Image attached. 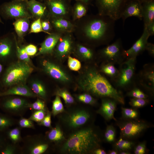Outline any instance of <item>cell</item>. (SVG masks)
<instances>
[{
    "label": "cell",
    "instance_id": "6da1fadb",
    "mask_svg": "<svg viewBox=\"0 0 154 154\" xmlns=\"http://www.w3.org/2000/svg\"><path fill=\"white\" fill-rule=\"evenodd\" d=\"M81 86L84 90L96 96L110 98L121 104H125L124 98L121 91L114 87L94 68L88 70Z\"/></svg>",
    "mask_w": 154,
    "mask_h": 154
},
{
    "label": "cell",
    "instance_id": "7a4b0ae2",
    "mask_svg": "<svg viewBox=\"0 0 154 154\" xmlns=\"http://www.w3.org/2000/svg\"><path fill=\"white\" fill-rule=\"evenodd\" d=\"M100 139L91 128L83 129L71 134L62 148L63 152L70 154H86L99 146Z\"/></svg>",
    "mask_w": 154,
    "mask_h": 154
},
{
    "label": "cell",
    "instance_id": "3957f363",
    "mask_svg": "<svg viewBox=\"0 0 154 154\" xmlns=\"http://www.w3.org/2000/svg\"><path fill=\"white\" fill-rule=\"evenodd\" d=\"M102 17L91 21L86 28L85 33L90 39L102 40L108 45L115 36V21L107 16H103Z\"/></svg>",
    "mask_w": 154,
    "mask_h": 154
},
{
    "label": "cell",
    "instance_id": "277c9868",
    "mask_svg": "<svg viewBox=\"0 0 154 154\" xmlns=\"http://www.w3.org/2000/svg\"><path fill=\"white\" fill-rule=\"evenodd\" d=\"M33 70L31 65L20 60L10 64L2 75L1 82L2 86L8 88L24 84Z\"/></svg>",
    "mask_w": 154,
    "mask_h": 154
},
{
    "label": "cell",
    "instance_id": "5b68a950",
    "mask_svg": "<svg viewBox=\"0 0 154 154\" xmlns=\"http://www.w3.org/2000/svg\"><path fill=\"white\" fill-rule=\"evenodd\" d=\"M136 57L127 58L119 65V74L113 82L116 88L127 90L135 86Z\"/></svg>",
    "mask_w": 154,
    "mask_h": 154
},
{
    "label": "cell",
    "instance_id": "8992f818",
    "mask_svg": "<svg viewBox=\"0 0 154 154\" xmlns=\"http://www.w3.org/2000/svg\"><path fill=\"white\" fill-rule=\"evenodd\" d=\"M0 14L6 19L32 18L25 1L14 0L3 4L0 7Z\"/></svg>",
    "mask_w": 154,
    "mask_h": 154
},
{
    "label": "cell",
    "instance_id": "52a82bcc",
    "mask_svg": "<svg viewBox=\"0 0 154 154\" xmlns=\"http://www.w3.org/2000/svg\"><path fill=\"white\" fill-rule=\"evenodd\" d=\"M0 108L6 114L21 116L29 108L30 103L26 99L8 96L0 97Z\"/></svg>",
    "mask_w": 154,
    "mask_h": 154
},
{
    "label": "cell",
    "instance_id": "ba28073f",
    "mask_svg": "<svg viewBox=\"0 0 154 154\" xmlns=\"http://www.w3.org/2000/svg\"><path fill=\"white\" fill-rule=\"evenodd\" d=\"M128 0H96L102 15L108 17L115 21L121 18Z\"/></svg>",
    "mask_w": 154,
    "mask_h": 154
},
{
    "label": "cell",
    "instance_id": "9c48e42d",
    "mask_svg": "<svg viewBox=\"0 0 154 154\" xmlns=\"http://www.w3.org/2000/svg\"><path fill=\"white\" fill-rule=\"evenodd\" d=\"M124 50L121 39L118 38L103 48L101 54L106 63L119 65L126 59L123 53Z\"/></svg>",
    "mask_w": 154,
    "mask_h": 154
},
{
    "label": "cell",
    "instance_id": "30bf717a",
    "mask_svg": "<svg viewBox=\"0 0 154 154\" xmlns=\"http://www.w3.org/2000/svg\"><path fill=\"white\" fill-rule=\"evenodd\" d=\"M121 137L131 139L138 137L149 127L145 122L137 120L125 121L118 125Z\"/></svg>",
    "mask_w": 154,
    "mask_h": 154
},
{
    "label": "cell",
    "instance_id": "8fae6325",
    "mask_svg": "<svg viewBox=\"0 0 154 154\" xmlns=\"http://www.w3.org/2000/svg\"><path fill=\"white\" fill-rule=\"evenodd\" d=\"M135 85L137 84L148 92L153 93L154 66L153 63L145 64L142 70L135 75Z\"/></svg>",
    "mask_w": 154,
    "mask_h": 154
},
{
    "label": "cell",
    "instance_id": "7c38bea8",
    "mask_svg": "<svg viewBox=\"0 0 154 154\" xmlns=\"http://www.w3.org/2000/svg\"><path fill=\"white\" fill-rule=\"evenodd\" d=\"M38 135L28 136L24 140V145L21 148V153L29 154H41L44 153L49 145L42 141Z\"/></svg>",
    "mask_w": 154,
    "mask_h": 154
},
{
    "label": "cell",
    "instance_id": "4fadbf2b",
    "mask_svg": "<svg viewBox=\"0 0 154 154\" xmlns=\"http://www.w3.org/2000/svg\"><path fill=\"white\" fill-rule=\"evenodd\" d=\"M146 28L144 27L143 32L140 38L136 41L132 46L128 50H124L123 52L125 59L137 57L143 52L150 37Z\"/></svg>",
    "mask_w": 154,
    "mask_h": 154
},
{
    "label": "cell",
    "instance_id": "5bb4252c",
    "mask_svg": "<svg viewBox=\"0 0 154 154\" xmlns=\"http://www.w3.org/2000/svg\"><path fill=\"white\" fill-rule=\"evenodd\" d=\"M13 35L7 34L0 37V63L2 64L9 60L13 52L15 36L13 39Z\"/></svg>",
    "mask_w": 154,
    "mask_h": 154
},
{
    "label": "cell",
    "instance_id": "9a60e30c",
    "mask_svg": "<svg viewBox=\"0 0 154 154\" xmlns=\"http://www.w3.org/2000/svg\"><path fill=\"white\" fill-rule=\"evenodd\" d=\"M89 113L85 110L75 111L68 116L65 119L67 125L70 128H75L86 124L90 118Z\"/></svg>",
    "mask_w": 154,
    "mask_h": 154
},
{
    "label": "cell",
    "instance_id": "2e32d148",
    "mask_svg": "<svg viewBox=\"0 0 154 154\" xmlns=\"http://www.w3.org/2000/svg\"><path fill=\"white\" fill-rule=\"evenodd\" d=\"M142 4L138 0H128L123 11L121 18L123 24L127 18L134 16L143 19Z\"/></svg>",
    "mask_w": 154,
    "mask_h": 154
},
{
    "label": "cell",
    "instance_id": "e0dca14e",
    "mask_svg": "<svg viewBox=\"0 0 154 154\" xmlns=\"http://www.w3.org/2000/svg\"><path fill=\"white\" fill-rule=\"evenodd\" d=\"M12 95H17L28 97H35L36 96L31 89L25 84L14 86L0 93V97Z\"/></svg>",
    "mask_w": 154,
    "mask_h": 154
},
{
    "label": "cell",
    "instance_id": "ac0fdd59",
    "mask_svg": "<svg viewBox=\"0 0 154 154\" xmlns=\"http://www.w3.org/2000/svg\"><path fill=\"white\" fill-rule=\"evenodd\" d=\"M106 98L102 100L101 106L98 112L107 120L112 119L115 120L114 113L116 109L117 102L112 99Z\"/></svg>",
    "mask_w": 154,
    "mask_h": 154
},
{
    "label": "cell",
    "instance_id": "d6986e66",
    "mask_svg": "<svg viewBox=\"0 0 154 154\" xmlns=\"http://www.w3.org/2000/svg\"><path fill=\"white\" fill-rule=\"evenodd\" d=\"M44 70L50 76L56 79L67 81L69 78L64 72L58 66L46 60L42 62Z\"/></svg>",
    "mask_w": 154,
    "mask_h": 154
},
{
    "label": "cell",
    "instance_id": "ffe728a7",
    "mask_svg": "<svg viewBox=\"0 0 154 154\" xmlns=\"http://www.w3.org/2000/svg\"><path fill=\"white\" fill-rule=\"evenodd\" d=\"M60 38L57 34L51 33L41 44L39 51L36 55L38 56L51 53Z\"/></svg>",
    "mask_w": 154,
    "mask_h": 154
},
{
    "label": "cell",
    "instance_id": "44dd1931",
    "mask_svg": "<svg viewBox=\"0 0 154 154\" xmlns=\"http://www.w3.org/2000/svg\"><path fill=\"white\" fill-rule=\"evenodd\" d=\"M25 1L28 10L32 18L36 19L41 18L44 15L46 9L44 5L35 0Z\"/></svg>",
    "mask_w": 154,
    "mask_h": 154
},
{
    "label": "cell",
    "instance_id": "7402d4cb",
    "mask_svg": "<svg viewBox=\"0 0 154 154\" xmlns=\"http://www.w3.org/2000/svg\"><path fill=\"white\" fill-rule=\"evenodd\" d=\"M143 19L144 26L154 22V0L142 3Z\"/></svg>",
    "mask_w": 154,
    "mask_h": 154
},
{
    "label": "cell",
    "instance_id": "603a6c76",
    "mask_svg": "<svg viewBox=\"0 0 154 154\" xmlns=\"http://www.w3.org/2000/svg\"><path fill=\"white\" fill-rule=\"evenodd\" d=\"M29 18H22L15 19L13 23L15 32L18 37L22 38L29 31L30 21Z\"/></svg>",
    "mask_w": 154,
    "mask_h": 154
},
{
    "label": "cell",
    "instance_id": "cb8c5ba5",
    "mask_svg": "<svg viewBox=\"0 0 154 154\" xmlns=\"http://www.w3.org/2000/svg\"><path fill=\"white\" fill-rule=\"evenodd\" d=\"M47 4L51 12L56 15H63L66 12L64 3L61 0H48Z\"/></svg>",
    "mask_w": 154,
    "mask_h": 154
},
{
    "label": "cell",
    "instance_id": "d4e9b609",
    "mask_svg": "<svg viewBox=\"0 0 154 154\" xmlns=\"http://www.w3.org/2000/svg\"><path fill=\"white\" fill-rule=\"evenodd\" d=\"M4 133L8 140L13 143L18 144L22 140L21 128L19 127L9 128Z\"/></svg>",
    "mask_w": 154,
    "mask_h": 154
},
{
    "label": "cell",
    "instance_id": "484cf974",
    "mask_svg": "<svg viewBox=\"0 0 154 154\" xmlns=\"http://www.w3.org/2000/svg\"><path fill=\"white\" fill-rule=\"evenodd\" d=\"M101 71L109 77L112 82L117 77L119 72L115 64L111 63H105L102 66Z\"/></svg>",
    "mask_w": 154,
    "mask_h": 154
},
{
    "label": "cell",
    "instance_id": "4316f807",
    "mask_svg": "<svg viewBox=\"0 0 154 154\" xmlns=\"http://www.w3.org/2000/svg\"><path fill=\"white\" fill-rule=\"evenodd\" d=\"M16 123L9 114L0 113V131L5 132Z\"/></svg>",
    "mask_w": 154,
    "mask_h": 154
},
{
    "label": "cell",
    "instance_id": "83f0119b",
    "mask_svg": "<svg viewBox=\"0 0 154 154\" xmlns=\"http://www.w3.org/2000/svg\"><path fill=\"white\" fill-rule=\"evenodd\" d=\"M46 135L47 139L52 142H58L64 139L63 132L58 125L51 129Z\"/></svg>",
    "mask_w": 154,
    "mask_h": 154
},
{
    "label": "cell",
    "instance_id": "f1b7e54d",
    "mask_svg": "<svg viewBox=\"0 0 154 154\" xmlns=\"http://www.w3.org/2000/svg\"><path fill=\"white\" fill-rule=\"evenodd\" d=\"M31 89L36 96L44 99L46 96L45 88L42 83L38 80L33 81L31 84Z\"/></svg>",
    "mask_w": 154,
    "mask_h": 154
},
{
    "label": "cell",
    "instance_id": "f546056e",
    "mask_svg": "<svg viewBox=\"0 0 154 154\" xmlns=\"http://www.w3.org/2000/svg\"><path fill=\"white\" fill-rule=\"evenodd\" d=\"M71 42L68 38L62 39L58 44L57 47V52L60 56H64L67 54L70 50Z\"/></svg>",
    "mask_w": 154,
    "mask_h": 154
},
{
    "label": "cell",
    "instance_id": "4dcf8cb0",
    "mask_svg": "<svg viewBox=\"0 0 154 154\" xmlns=\"http://www.w3.org/2000/svg\"><path fill=\"white\" fill-rule=\"evenodd\" d=\"M16 54L19 60L26 62L31 65V60L29 56L27 54L25 47H20L16 40Z\"/></svg>",
    "mask_w": 154,
    "mask_h": 154
},
{
    "label": "cell",
    "instance_id": "1f68e13d",
    "mask_svg": "<svg viewBox=\"0 0 154 154\" xmlns=\"http://www.w3.org/2000/svg\"><path fill=\"white\" fill-rule=\"evenodd\" d=\"M134 144L133 142L123 139L121 137L116 143L115 147L117 151H128L132 148Z\"/></svg>",
    "mask_w": 154,
    "mask_h": 154
},
{
    "label": "cell",
    "instance_id": "d6a6232c",
    "mask_svg": "<svg viewBox=\"0 0 154 154\" xmlns=\"http://www.w3.org/2000/svg\"><path fill=\"white\" fill-rule=\"evenodd\" d=\"M18 144H14L9 141L0 154H15L21 153V149Z\"/></svg>",
    "mask_w": 154,
    "mask_h": 154
},
{
    "label": "cell",
    "instance_id": "836d02e7",
    "mask_svg": "<svg viewBox=\"0 0 154 154\" xmlns=\"http://www.w3.org/2000/svg\"><path fill=\"white\" fill-rule=\"evenodd\" d=\"M64 110V106L60 97L57 95L52 102V114L55 116L62 112Z\"/></svg>",
    "mask_w": 154,
    "mask_h": 154
},
{
    "label": "cell",
    "instance_id": "e575fe53",
    "mask_svg": "<svg viewBox=\"0 0 154 154\" xmlns=\"http://www.w3.org/2000/svg\"><path fill=\"white\" fill-rule=\"evenodd\" d=\"M127 96L135 98H139L146 99L148 96L145 94L139 88L135 86L132 88L127 93Z\"/></svg>",
    "mask_w": 154,
    "mask_h": 154
},
{
    "label": "cell",
    "instance_id": "d590c367",
    "mask_svg": "<svg viewBox=\"0 0 154 154\" xmlns=\"http://www.w3.org/2000/svg\"><path fill=\"white\" fill-rule=\"evenodd\" d=\"M41 18H38L35 20L31 23L29 30V33H38L41 32H44L48 34H51L49 32L44 31L42 28Z\"/></svg>",
    "mask_w": 154,
    "mask_h": 154
},
{
    "label": "cell",
    "instance_id": "8d00e7d4",
    "mask_svg": "<svg viewBox=\"0 0 154 154\" xmlns=\"http://www.w3.org/2000/svg\"><path fill=\"white\" fill-rule=\"evenodd\" d=\"M121 109L122 116L125 118L134 119L138 116V112L135 110L123 107H122Z\"/></svg>",
    "mask_w": 154,
    "mask_h": 154
},
{
    "label": "cell",
    "instance_id": "74e56055",
    "mask_svg": "<svg viewBox=\"0 0 154 154\" xmlns=\"http://www.w3.org/2000/svg\"><path fill=\"white\" fill-rule=\"evenodd\" d=\"M46 112L43 110H34L30 117L28 118L37 123L40 122L45 116Z\"/></svg>",
    "mask_w": 154,
    "mask_h": 154
},
{
    "label": "cell",
    "instance_id": "f35d334b",
    "mask_svg": "<svg viewBox=\"0 0 154 154\" xmlns=\"http://www.w3.org/2000/svg\"><path fill=\"white\" fill-rule=\"evenodd\" d=\"M116 131L114 126L112 125L107 126L105 133V137L107 141L111 143L115 139Z\"/></svg>",
    "mask_w": 154,
    "mask_h": 154
},
{
    "label": "cell",
    "instance_id": "ab89813d",
    "mask_svg": "<svg viewBox=\"0 0 154 154\" xmlns=\"http://www.w3.org/2000/svg\"><path fill=\"white\" fill-rule=\"evenodd\" d=\"M18 124L20 128L35 129L33 121L29 119L21 117L18 121Z\"/></svg>",
    "mask_w": 154,
    "mask_h": 154
},
{
    "label": "cell",
    "instance_id": "60d3db41",
    "mask_svg": "<svg viewBox=\"0 0 154 154\" xmlns=\"http://www.w3.org/2000/svg\"><path fill=\"white\" fill-rule=\"evenodd\" d=\"M148 103V100L147 99L133 98L130 100L129 103L132 107L138 108L145 106Z\"/></svg>",
    "mask_w": 154,
    "mask_h": 154
},
{
    "label": "cell",
    "instance_id": "b9f144b4",
    "mask_svg": "<svg viewBox=\"0 0 154 154\" xmlns=\"http://www.w3.org/2000/svg\"><path fill=\"white\" fill-rule=\"evenodd\" d=\"M29 108L33 110H41L47 111L44 102L38 98L34 103H30L29 105Z\"/></svg>",
    "mask_w": 154,
    "mask_h": 154
},
{
    "label": "cell",
    "instance_id": "7bdbcfd3",
    "mask_svg": "<svg viewBox=\"0 0 154 154\" xmlns=\"http://www.w3.org/2000/svg\"><path fill=\"white\" fill-rule=\"evenodd\" d=\"M52 23L55 27L58 29H66L70 27V24L69 22L62 19L55 20Z\"/></svg>",
    "mask_w": 154,
    "mask_h": 154
},
{
    "label": "cell",
    "instance_id": "ee69618b",
    "mask_svg": "<svg viewBox=\"0 0 154 154\" xmlns=\"http://www.w3.org/2000/svg\"><path fill=\"white\" fill-rule=\"evenodd\" d=\"M56 94L57 96L62 98L66 104H72L74 102V99L73 97L66 90L58 91Z\"/></svg>",
    "mask_w": 154,
    "mask_h": 154
},
{
    "label": "cell",
    "instance_id": "f6af8a7d",
    "mask_svg": "<svg viewBox=\"0 0 154 154\" xmlns=\"http://www.w3.org/2000/svg\"><path fill=\"white\" fill-rule=\"evenodd\" d=\"M68 65L69 68L72 70L77 71L81 67L80 62L77 59L69 56L68 60Z\"/></svg>",
    "mask_w": 154,
    "mask_h": 154
},
{
    "label": "cell",
    "instance_id": "bcb514c9",
    "mask_svg": "<svg viewBox=\"0 0 154 154\" xmlns=\"http://www.w3.org/2000/svg\"><path fill=\"white\" fill-rule=\"evenodd\" d=\"M78 49L80 53L85 58L90 60L93 58L94 52L90 49L82 46H80Z\"/></svg>",
    "mask_w": 154,
    "mask_h": 154
},
{
    "label": "cell",
    "instance_id": "7dc6e473",
    "mask_svg": "<svg viewBox=\"0 0 154 154\" xmlns=\"http://www.w3.org/2000/svg\"><path fill=\"white\" fill-rule=\"evenodd\" d=\"M78 98L80 101L86 104L93 105L96 103V100L88 94L80 95L78 96Z\"/></svg>",
    "mask_w": 154,
    "mask_h": 154
},
{
    "label": "cell",
    "instance_id": "c3c4849f",
    "mask_svg": "<svg viewBox=\"0 0 154 154\" xmlns=\"http://www.w3.org/2000/svg\"><path fill=\"white\" fill-rule=\"evenodd\" d=\"M86 11V7L81 3L77 4L75 7V12L76 17L80 18L85 14Z\"/></svg>",
    "mask_w": 154,
    "mask_h": 154
},
{
    "label": "cell",
    "instance_id": "681fc988",
    "mask_svg": "<svg viewBox=\"0 0 154 154\" xmlns=\"http://www.w3.org/2000/svg\"><path fill=\"white\" fill-rule=\"evenodd\" d=\"M51 112L47 111L46 115L44 119L38 124L40 125L46 127H50L51 126Z\"/></svg>",
    "mask_w": 154,
    "mask_h": 154
},
{
    "label": "cell",
    "instance_id": "f907efd6",
    "mask_svg": "<svg viewBox=\"0 0 154 154\" xmlns=\"http://www.w3.org/2000/svg\"><path fill=\"white\" fill-rule=\"evenodd\" d=\"M25 47L27 54L29 56L36 55L37 52V47L34 44H30Z\"/></svg>",
    "mask_w": 154,
    "mask_h": 154
},
{
    "label": "cell",
    "instance_id": "816d5d0a",
    "mask_svg": "<svg viewBox=\"0 0 154 154\" xmlns=\"http://www.w3.org/2000/svg\"><path fill=\"white\" fill-rule=\"evenodd\" d=\"M9 141L4 132L0 131V154Z\"/></svg>",
    "mask_w": 154,
    "mask_h": 154
},
{
    "label": "cell",
    "instance_id": "f5cc1de1",
    "mask_svg": "<svg viewBox=\"0 0 154 154\" xmlns=\"http://www.w3.org/2000/svg\"><path fill=\"white\" fill-rule=\"evenodd\" d=\"M146 143L145 142L141 143L135 147L134 153L135 154H143L145 152Z\"/></svg>",
    "mask_w": 154,
    "mask_h": 154
},
{
    "label": "cell",
    "instance_id": "db71d44e",
    "mask_svg": "<svg viewBox=\"0 0 154 154\" xmlns=\"http://www.w3.org/2000/svg\"><path fill=\"white\" fill-rule=\"evenodd\" d=\"M145 50L148 52L149 54L152 57H154V45L148 42L146 46Z\"/></svg>",
    "mask_w": 154,
    "mask_h": 154
},
{
    "label": "cell",
    "instance_id": "11a10c76",
    "mask_svg": "<svg viewBox=\"0 0 154 154\" xmlns=\"http://www.w3.org/2000/svg\"><path fill=\"white\" fill-rule=\"evenodd\" d=\"M145 27L150 36H153L154 35V22H152L146 26Z\"/></svg>",
    "mask_w": 154,
    "mask_h": 154
},
{
    "label": "cell",
    "instance_id": "9f6ffc18",
    "mask_svg": "<svg viewBox=\"0 0 154 154\" xmlns=\"http://www.w3.org/2000/svg\"><path fill=\"white\" fill-rule=\"evenodd\" d=\"M41 25L43 30L45 32H47L50 29V26L49 22L47 21H41Z\"/></svg>",
    "mask_w": 154,
    "mask_h": 154
},
{
    "label": "cell",
    "instance_id": "6f0895ef",
    "mask_svg": "<svg viewBox=\"0 0 154 154\" xmlns=\"http://www.w3.org/2000/svg\"><path fill=\"white\" fill-rule=\"evenodd\" d=\"M94 153L96 154H106V152L100 149H96L94 151Z\"/></svg>",
    "mask_w": 154,
    "mask_h": 154
},
{
    "label": "cell",
    "instance_id": "680465c9",
    "mask_svg": "<svg viewBox=\"0 0 154 154\" xmlns=\"http://www.w3.org/2000/svg\"><path fill=\"white\" fill-rule=\"evenodd\" d=\"M117 150H112L109 151V154H117Z\"/></svg>",
    "mask_w": 154,
    "mask_h": 154
},
{
    "label": "cell",
    "instance_id": "91938a15",
    "mask_svg": "<svg viewBox=\"0 0 154 154\" xmlns=\"http://www.w3.org/2000/svg\"><path fill=\"white\" fill-rule=\"evenodd\" d=\"M3 65L0 63V76L3 72Z\"/></svg>",
    "mask_w": 154,
    "mask_h": 154
},
{
    "label": "cell",
    "instance_id": "94428289",
    "mask_svg": "<svg viewBox=\"0 0 154 154\" xmlns=\"http://www.w3.org/2000/svg\"><path fill=\"white\" fill-rule=\"evenodd\" d=\"M130 153L127 151H123L120 152L119 154H129Z\"/></svg>",
    "mask_w": 154,
    "mask_h": 154
},
{
    "label": "cell",
    "instance_id": "6125c7cd",
    "mask_svg": "<svg viewBox=\"0 0 154 154\" xmlns=\"http://www.w3.org/2000/svg\"><path fill=\"white\" fill-rule=\"evenodd\" d=\"M142 4L145 2L148 1H149L152 0H138Z\"/></svg>",
    "mask_w": 154,
    "mask_h": 154
},
{
    "label": "cell",
    "instance_id": "be15d7a7",
    "mask_svg": "<svg viewBox=\"0 0 154 154\" xmlns=\"http://www.w3.org/2000/svg\"><path fill=\"white\" fill-rule=\"evenodd\" d=\"M77 0L81 1H82V2H83L86 3L90 1V0Z\"/></svg>",
    "mask_w": 154,
    "mask_h": 154
},
{
    "label": "cell",
    "instance_id": "e7e4bbea",
    "mask_svg": "<svg viewBox=\"0 0 154 154\" xmlns=\"http://www.w3.org/2000/svg\"><path fill=\"white\" fill-rule=\"evenodd\" d=\"M14 0L15 1H26L29 0Z\"/></svg>",
    "mask_w": 154,
    "mask_h": 154
},
{
    "label": "cell",
    "instance_id": "03108f58",
    "mask_svg": "<svg viewBox=\"0 0 154 154\" xmlns=\"http://www.w3.org/2000/svg\"><path fill=\"white\" fill-rule=\"evenodd\" d=\"M0 23H2V24H3V22L2 20H1L0 17Z\"/></svg>",
    "mask_w": 154,
    "mask_h": 154
},
{
    "label": "cell",
    "instance_id": "003e7915",
    "mask_svg": "<svg viewBox=\"0 0 154 154\" xmlns=\"http://www.w3.org/2000/svg\"><path fill=\"white\" fill-rule=\"evenodd\" d=\"M1 92H1V91H0V93Z\"/></svg>",
    "mask_w": 154,
    "mask_h": 154
}]
</instances>
